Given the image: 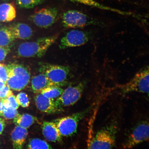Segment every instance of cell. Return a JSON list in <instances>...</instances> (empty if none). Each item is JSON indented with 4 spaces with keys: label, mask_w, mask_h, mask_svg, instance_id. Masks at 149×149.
Segmentation results:
<instances>
[{
    "label": "cell",
    "mask_w": 149,
    "mask_h": 149,
    "mask_svg": "<svg viewBox=\"0 0 149 149\" xmlns=\"http://www.w3.org/2000/svg\"><path fill=\"white\" fill-rule=\"evenodd\" d=\"M7 79L6 65L3 64L0 66V80L6 83Z\"/></svg>",
    "instance_id": "obj_28"
},
{
    "label": "cell",
    "mask_w": 149,
    "mask_h": 149,
    "mask_svg": "<svg viewBox=\"0 0 149 149\" xmlns=\"http://www.w3.org/2000/svg\"><path fill=\"white\" fill-rule=\"evenodd\" d=\"M86 111H81L70 116L57 119L53 122L63 136H71L77 132L79 123L85 116Z\"/></svg>",
    "instance_id": "obj_6"
},
{
    "label": "cell",
    "mask_w": 149,
    "mask_h": 149,
    "mask_svg": "<svg viewBox=\"0 0 149 149\" xmlns=\"http://www.w3.org/2000/svg\"><path fill=\"white\" fill-rule=\"evenodd\" d=\"M5 126L6 124L5 120L0 117V135L2 134Z\"/></svg>",
    "instance_id": "obj_30"
},
{
    "label": "cell",
    "mask_w": 149,
    "mask_h": 149,
    "mask_svg": "<svg viewBox=\"0 0 149 149\" xmlns=\"http://www.w3.org/2000/svg\"><path fill=\"white\" fill-rule=\"evenodd\" d=\"M16 16L15 7L13 3L0 4V21L9 22L13 21Z\"/></svg>",
    "instance_id": "obj_17"
},
{
    "label": "cell",
    "mask_w": 149,
    "mask_h": 149,
    "mask_svg": "<svg viewBox=\"0 0 149 149\" xmlns=\"http://www.w3.org/2000/svg\"><path fill=\"white\" fill-rule=\"evenodd\" d=\"M89 38L88 33L85 31L72 30L68 31L61 38L59 48L61 49H64L81 46L86 44Z\"/></svg>",
    "instance_id": "obj_11"
},
{
    "label": "cell",
    "mask_w": 149,
    "mask_h": 149,
    "mask_svg": "<svg viewBox=\"0 0 149 149\" xmlns=\"http://www.w3.org/2000/svg\"><path fill=\"white\" fill-rule=\"evenodd\" d=\"M6 85V83L0 80V89L3 88Z\"/></svg>",
    "instance_id": "obj_31"
},
{
    "label": "cell",
    "mask_w": 149,
    "mask_h": 149,
    "mask_svg": "<svg viewBox=\"0 0 149 149\" xmlns=\"http://www.w3.org/2000/svg\"><path fill=\"white\" fill-rule=\"evenodd\" d=\"M15 39L28 40L33 35V31L27 24L22 23H13L8 27Z\"/></svg>",
    "instance_id": "obj_14"
},
{
    "label": "cell",
    "mask_w": 149,
    "mask_h": 149,
    "mask_svg": "<svg viewBox=\"0 0 149 149\" xmlns=\"http://www.w3.org/2000/svg\"><path fill=\"white\" fill-rule=\"evenodd\" d=\"M29 149H51L52 147L46 141L38 139L30 140L27 146Z\"/></svg>",
    "instance_id": "obj_21"
},
{
    "label": "cell",
    "mask_w": 149,
    "mask_h": 149,
    "mask_svg": "<svg viewBox=\"0 0 149 149\" xmlns=\"http://www.w3.org/2000/svg\"><path fill=\"white\" fill-rule=\"evenodd\" d=\"M2 104H6L9 107L17 109L19 107L16 99V96L13 94L8 97L6 99L1 100Z\"/></svg>",
    "instance_id": "obj_25"
},
{
    "label": "cell",
    "mask_w": 149,
    "mask_h": 149,
    "mask_svg": "<svg viewBox=\"0 0 149 149\" xmlns=\"http://www.w3.org/2000/svg\"><path fill=\"white\" fill-rule=\"evenodd\" d=\"M58 35L41 37L33 41L22 43L18 46L17 54L24 58H40L56 41Z\"/></svg>",
    "instance_id": "obj_1"
},
{
    "label": "cell",
    "mask_w": 149,
    "mask_h": 149,
    "mask_svg": "<svg viewBox=\"0 0 149 149\" xmlns=\"http://www.w3.org/2000/svg\"><path fill=\"white\" fill-rule=\"evenodd\" d=\"M42 134L46 140L53 142H60L62 141V136L53 122L44 121L42 126Z\"/></svg>",
    "instance_id": "obj_13"
},
{
    "label": "cell",
    "mask_w": 149,
    "mask_h": 149,
    "mask_svg": "<svg viewBox=\"0 0 149 149\" xmlns=\"http://www.w3.org/2000/svg\"><path fill=\"white\" fill-rule=\"evenodd\" d=\"M2 109V103L1 100H0V116H1Z\"/></svg>",
    "instance_id": "obj_32"
},
{
    "label": "cell",
    "mask_w": 149,
    "mask_h": 149,
    "mask_svg": "<svg viewBox=\"0 0 149 149\" xmlns=\"http://www.w3.org/2000/svg\"><path fill=\"white\" fill-rule=\"evenodd\" d=\"M148 93V96L149 97V92Z\"/></svg>",
    "instance_id": "obj_35"
},
{
    "label": "cell",
    "mask_w": 149,
    "mask_h": 149,
    "mask_svg": "<svg viewBox=\"0 0 149 149\" xmlns=\"http://www.w3.org/2000/svg\"><path fill=\"white\" fill-rule=\"evenodd\" d=\"M41 73L32 78L31 80V87L33 92L36 94L41 92L47 87L54 86L49 81L45 74Z\"/></svg>",
    "instance_id": "obj_16"
},
{
    "label": "cell",
    "mask_w": 149,
    "mask_h": 149,
    "mask_svg": "<svg viewBox=\"0 0 149 149\" xmlns=\"http://www.w3.org/2000/svg\"><path fill=\"white\" fill-rule=\"evenodd\" d=\"M62 23L66 28H82L94 23V21L82 12L71 10L63 14Z\"/></svg>",
    "instance_id": "obj_10"
},
{
    "label": "cell",
    "mask_w": 149,
    "mask_h": 149,
    "mask_svg": "<svg viewBox=\"0 0 149 149\" xmlns=\"http://www.w3.org/2000/svg\"><path fill=\"white\" fill-rule=\"evenodd\" d=\"M111 127L102 128L98 131L87 145L90 149L112 148L116 144V133Z\"/></svg>",
    "instance_id": "obj_5"
},
{
    "label": "cell",
    "mask_w": 149,
    "mask_h": 149,
    "mask_svg": "<svg viewBox=\"0 0 149 149\" xmlns=\"http://www.w3.org/2000/svg\"><path fill=\"white\" fill-rule=\"evenodd\" d=\"M10 52L9 47H3L0 46V61H3Z\"/></svg>",
    "instance_id": "obj_29"
},
{
    "label": "cell",
    "mask_w": 149,
    "mask_h": 149,
    "mask_svg": "<svg viewBox=\"0 0 149 149\" xmlns=\"http://www.w3.org/2000/svg\"><path fill=\"white\" fill-rule=\"evenodd\" d=\"M149 139V120L137 125L123 145V148H131Z\"/></svg>",
    "instance_id": "obj_9"
},
{
    "label": "cell",
    "mask_w": 149,
    "mask_h": 149,
    "mask_svg": "<svg viewBox=\"0 0 149 149\" xmlns=\"http://www.w3.org/2000/svg\"><path fill=\"white\" fill-rule=\"evenodd\" d=\"M58 11L55 8H43L35 12L29 17V19L37 26L47 29L56 21Z\"/></svg>",
    "instance_id": "obj_8"
},
{
    "label": "cell",
    "mask_w": 149,
    "mask_h": 149,
    "mask_svg": "<svg viewBox=\"0 0 149 149\" xmlns=\"http://www.w3.org/2000/svg\"><path fill=\"white\" fill-rule=\"evenodd\" d=\"M35 96L34 100L37 109L42 112L53 114L61 111L57 107L54 100L46 97L41 93Z\"/></svg>",
    "instance_id": "obj_12"
},
{
    "label": "cell",
    "mask_w": 149,
    "mask_h": 149,
    "mask_svg": "<svg viewBox=\"0 0 149 149\" xmlns=\"http://www.w3.org/2000/svg\"><path fill=\"white\" fill-rule=\"evenodd\" d=\"M84 88V84L80 83L65 89L55 101L58 108L61 111L64 107L74 105L81 98Z\"/></svg>",
    "instance_id": "obj_7"
},
{
    "label": "cell",
    "mask_w": 149,
    "mask_h": 149,
    "mask_svg": "<svg viewBox=\"0 0 149 149\" xmlns=\"http://www.w3.org/2000/svg\"><path fill=\"white\" fill-rule=\"evenodd\" d=\"M17 101L19 105L23 108L29 107L30 102L29 97L25 93L21 92L16 97Z\"/></svg>",
    "instance_id": "obj_24"
},
{
    "label": "cell",
    "mask_w": 149,
    "mask_h": 149,
    "mask_svg": "<svg viewBox=\"0 0 149 149\" xmlns=\"http://www.w3.org/2000/svg\"><path fill=\"white\" fill-rule=\"evenodd\" d=\"M36 120V118L30 114L28 113L19 114L18 113L14 119L13 123L16 126L27 129L34 124Z\"/></svg>",
    "instance_id": "obj_18"
},
{
    "label": "cell",
    "mask_w": 149,
    "mask_h": 149,
    "mask_svg": "<svg viewBox=\"0 0 149 149\" xmlns=\"http://www.w3.org/2000/svg\"><path fill=\"white\" fill-rule=\"evenodd\" d=\"M3 64H1V63H0V66H1V65H2Z\"/></svg>",
    "instance_id": "obj_34"
},
{
    "label": "cell",
    "mask_w": 149,
    "mask_h": 149,
    "mask_svg": "<svg viewBox=\"0 0 149 149\" xmlns=\"http://www.w3.org/2000/svg\"><path fill=\"white\" fill-rule=\"evenodd\" d=\"M28 134L27 129L16 126L11 133V139L14 149L23 148Z\"/></svg>",
    "instance_id": "obj_15"
},
{
    "label": "cell",
    "mask_w": 149,
    "mask_h": 149,
    "mask_svg": "<svg viewBox=\"0 0 149 149\" xmlns=\"http://www.w3.org/2000/svg\"><path fill=\"white\" fill-rule=\"evenodd\" d=\"M18 114L17 109H13L12 108L3 105L2 109V116L7 120H12L14 119Z\"/></svg>",
    "instance_id": "obj_23"
},
{
    "label": "cell",
    "mask_w": 149,
    "mask_h": 149,
    "mask_svg": "<svg viewBox=\"0 0 149 149\" xmlns=\"http://www.w3.org/2000/svg\"><path fill=\"white\" fill-rule=\"evenodd\" d=\"M17 4L20 8L29 9L42 4L44 0H15Z\"/></svg>",
    "instance_id": "obj_22"
},
{
    "label": "cell",
    "mask_w": 149,
    "mask_h": 149,
    "mask_svg": "<svg viewBox=\"0 0 149 149\" xmlns=\"http://www.w3.org/2000/svg\"><path fill=\"white\" fill-rule=\"evenodd\" d=\"M72 1L77 2L83 3L84 4L89 6L96 7L98 8L105 9V10H112V9L100 5L94 0H72Z\"/></svg>",
    "instance_id": "obj_26"
},
{
    "label": "cell",
    "mask_w": 149,
    "mask_h": 149,
    "mask_svg": "<svg viewBox=\"0 0 149 149\" xmlns=\"http://www.w3.org/2000/svg\"><path fill=\"white\" fill-rule=\"evenodd\" d=\"M64 91L61 87L53 86L44 89L40 93L46 97L54 100L58 97Z\"/></svg>",
    "instance_id": "obj_20"
},
{
    "label": "cell",
    "mask_w": 149,
    "mask_h": 149,
    "mask_svg": "<svg viewBox=\"0 0 149 149\" xmlns=\"http://www.w3.org/2000/svg\"><path fill=\"white\" fill-rule=\"evenodd\" d=\"M13 94L10 88L8 86L6 85L3 88L0 89V100H2L6 99Z\"/></svg>",
    "instance_id": "obj_27"
},
{
    "label": "cell",
    "mask_w": 149,
    "mask_h": 149,
    "mask_svg": "<svg viewBox=\"0 0 149 149\" xmlns=\"http://www.w3.org/2000/svg\"><path fill=\"white\" fill-rule=\"evenodd\" d=\"M40 70L45 74L54 86L61 87L66 84L70 69L68 67L48 63H41Z\"/></svg>",
    "instance_id": "obj_3"
},
{
    "label": "cell",
    "mask_w": 149,
    "mask_h": 149,
    "mask_svg": "<svg viewBox=\"0 0 149 149\" xmlns=\"http://www.w3.org/2000/svg\"><path fill=\"white\" fill-rule=\"evenodd\" d=\"M7 79L6 85L15 91H20L29 84L31 74L28 68L21 64L12 63L6 65Z\"/></svg>",
    "instance_id": "obj_2"
},
{
    "label": "cell",
    "mask_w": 149,
    "mask_h": 149,
    "mask_svg": "<svg viewBox=\"0 0 149 149\" xmlns=\"http://www.w3.org/2000/svg\"></svg>",
    "instance_id": "obj_36"
},
{
    "label": "cell",
    "mask_w": 149,
    "mask_h": 149,
    "mask_svg": "<svg viewBox=\"0 0 149 149\" xmlns=\"http://www.w3.org/2000/svg\"><path fill=\"white\" fill-rule=\"evenodd\" d=\"M2 1H9V0H2Z\"/></svg>",
    "instance_id": "obj_33"
},
{
    "label": "cell",
    "mask_w": 149,
    "mask_h": 149,
    "mask_svg": "<svg viewBox=\"0 0 149 149\" xmlns=\"http://www.w3.org/2000/svg\"><path fill=\"white\" fill-rule=\"evenodd\" d=\"M124 93L149 92V66L140 70L129 81L119 87Z\"/></svg>",
    "instance_id": "obj_4"
},
{
    "label": "cell",
    "mask_w": 149,
    "mask_h": 149,
    "mask_svg": "<svg viewBox=\"0 0 149 149\" xmlns=\"http://www.w3.org/2000/svg\"><path fill=\"white\" fill-rule=\"evenodd\" d=\"M15 39L8 27L4 26L0 28V46L9 47Z\"/></svg>",
    "instance_id": "obj_19"
}]
</instances>
